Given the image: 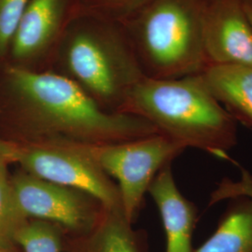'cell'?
Here are the masks:
<instances>
[{"mask_svg": "<svg viewBox=\"0 0 252 252\" xmlns=\"http://www.w3.org/2000/svg\"><path fill=\"white\" fill-rule=\"evenodd\" d=\"M0 129L17 145L106 144L160 134L144 118L104 110L67 78L0 65Z\"/></svg>", "mask_w": 252, "mask_h": 252, "instance_id": "obj_1", "label": "cell"}, {"mask_svg": "<svg viewBox=\"0 0 252 252\" xmlns=\"http://www.w3.org/2000/svg\"><path fill=\"white\" fill-rule=\"evenodd\" d=\"M124 113L144 118L185 149H198L218 158H229L237 144L236 121L200 74L171 80L144 77L130 93Z\"/></svg>", "mask_w": 252, "mask_h": 252, "instance_id": "obj_2", "label": "cell"}, {"mask_svg": "<svg viewBox=\"0 0 252 252\" xmlns=\"http://www.w3.org/2000/svg\"><path fill=\"white\" fill-rule=\"evenodd\" d=\"M52 71L112 113H124L130 93L146 77L124 26L85 13L66 31Z\"/></svg>", "mask_w": 252, "mask_h": 252, "instance_id": "obj_3", "label": "cell"}, {"mask_svg": "<svg viewBox=\"0 0 252 252\" xmlns=\"http://www.w3.org/2000/svg\"><path fill=\"white\" fill-rule=\"evenodd\" d=\"M204 0H152L123 26L145 76L171 80L207 66Z\"/></svg>", "mask_w": 252, "mask_h": 252, "instance_id": "obj_4", "label": "cell"}, {"mask_svg": "<svg viewBox=\"0 0 252 252\" xmlns=\"http://www.w3.org/2000/svg\"><path fill=\"white\" fill-rule=\"evenodd\" d=\"M63 144L86 156L117 181L124 213L132 223L157 174L186 150L162 134L106 144Z\"/></svg>", "mask_w": 252, "mask_h": 252, "instance_id": "obj_5", "label": "cell"}, {"mask_svg": "<svg viewBox=\"0 0 252 252\" xmlns=\"http://www.w3.org/2000/svg\"><path fill=\"white\" fill-rule=\"evenodd\" d=\"M10 182L27 219L54 223L67 235L90 231L108 209L87 192L39 179L21 168L10 174Z\"/></svg>", "mask_w": 252, "mask_h": 252, "instance_id": "obj_6", "label": "cell"}, {"mask_svg": "<svg viewBox=\"0 0 252 252\" xmlns=\"http://www.w3.org/2000/svg\"><path fill=\"white\" fill-rule=\"evenodd\" d=\"M12 163L39 179L87 192L108 209L123 210L117 183L68 145L15 144Z\"/></svg>", "mask_w": 252, "mask_h": 252, "instance_id": "obj_7", "label": "cell"}, {"mask_svg": "<svg viewBox=\"0 0 252 252\" xmlns=\"http://www.w3.org/2000/svg\"><path fill=\"white\" fill-rule=\"evenodd\" d=\"M80 13V0H29L6 63L30 71H52L63 36Z\"/></svg>", "mask_w": 252, "mask_h": 252, "instance_id": "obj_8", "label": "cell"}, {"mask_svg": "<svg viewBox=\"0 0 252 252\" xmlns=\"http://www.w3.org/2000/svg\"><path fill=\"white\" fill-rule=\"evenodd\" d=\"M203 39L208 65H252V30L242 0H204Z\"/></svg>", "mask_w": 252, "mask_h": 252, "instance_id": "obj_9", "label": "cell"}, {"mask_svg": "<svg viewBox=\"0 0 252 252\" xmlns=\"http://www.w3.org/2000/svg\"><path fill=\"white\" fill-rule=\"evenodd\" d=\"M231 199L216 230L194 252H252V177L244 171L238 182L224 180L212 202Z\"/></svg>", "mask_w": 252, "mask_h": 252, "instance_id": "obj_10", "label": "cell"}, {"mask_svg": "<svg viewBox=\"0 0 252 252\" xmlns=\"http://www.w3.org/2000/svg\"><path fill=\"white\" fill-rule=\"evenodd\" d=\"M148 192L159 210L165 234V252H194L192 239L198 220L195 205L178 188L171 163L153 180Z\"/></svg>", "mask_w": 252, "mask_h": 252, "instance_id": "obj_11", "label": "cell"}, {"mask_svg": "<svg viewBox=\"0 0 252 252\" xmlns=\"http://www.w3.org/2000/svg\"><path fill=\"white\" fill-rule=\"evenodd\" d=\"M63 252H145L142 238L123 210L106 209L90 231L64 234Z\"/></svg>", "mask_w": 252, "mask_h": 252, "instance_id": "obj_12", "label": "cell"}, {"mask_svg": "<svg viewBox=\"0 0 252 252\" xmlns=\"http://www.w3.org/2000/svg\"><path fill=\"white\" fill-rule=\"evenodd\" d=\"M200 75L234 120L252 128V65L212 64Z\"/></svg>", "mask_w": 252, "mask_h": 252, "instance_id": "obj_13", "label": "cell"}, {"mask_svg": "<svg viewBox=\"0 0 252 252\" xmlns=\"http://www.w3.org/2000/svg\"><path fill=\"white\" fill-rule=\"evenodd\" d=\"M9 164L7 159L0 156V248L16 245L15 235L28 220L14 197Z\"/></svg>", "mask_w": 252, "mask_h": 252, "instance_id": "obj_14", "label": "cell"}, {"mask_svg": "<svg viewBox=\"0 0 252 252\" xmlns=\"http://www.w3.org/2000/svg\"><path fill=\"white\" fill-rule=\"evenodd\" d=\"M64 232L54 223L28 219L15 235L22 252H63Z\"/></svg>", "mask_w": 252, "mask_h": 252, "instance_id": "obj_15", "label": "cell"}, {"mask_svg": "<svg viewBox=\"0 0 252 252\" xmlns=\"http://www.w3.org/2000/svg\"><path fill=\"white\" fill-rule=\"evenodd\" d=\"M152 0H80L81 13L125 24Z\"/></svg>", "mask_w": 252, "mask_h": 252, "instance_id": "obj_16", "label": "cell"}, {"mask_svg": "<svg viewBox=\"0 0 252 252\" xmlns=\"http://www.w3.org/2000/svg\"><path fill=\"white\" fill-rule=\"evenodd\" d=\"M29 0H0V65L7 63L9 46Z\"/></svg>", "mask_w": 252, "mask_h": 252, "instance_id": "obj_17", "label": "cell"}, {"mask_svg": "<svg viewBox=\"0 0 252 252\" xmlns=\"http://www.w3.org/2000/svg\"><path fill=\"white\" fill-rule=\"evenodd\" d=\"M14 150H15V144L8 142L0 137V156L7 159L10 163H12Z\"/></svg>", "mask_w": 252, "mask_h": 252, "instance_id": "obj_18", "label": "cell"}, {"mask_svg": "<svg viewBox=\"0 0 252 252\" xmlns=\"http://www.w3.org/2000/svg\"><path fill=\"white\" fill-rule=\"evenodd\" d=\"M242 2L246 15L250 22L252 30V0H242Z\"/></svg>", "mask_w": 252, "mask_h": 252, "instance_id": "obj_19", "label": "cell"}, {"mask_svg": "<svg viewBox=\"0 0 252 252\" xmlns=\"http://www.w3.org/2000/svg\"><path fill=\"white\" fill-rule=\"evenodd\" d=\"M0 252H22L17 245L10 246V247H4L0 248Z\"/></svg>", "mask_w": 252, "mask_h": 252, "instance_id": "obj_20", "label": "cell"}]
</instances>
